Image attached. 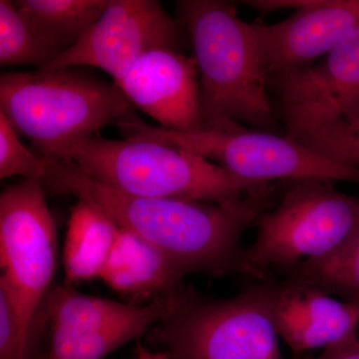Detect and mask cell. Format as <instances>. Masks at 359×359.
Returning <instances> with one entry per match:
<instances>
[{"label": "cell", "instance_id": "6da1fadb", "mask_svg": "<svg viewBox=\"0 0 359 359\" xmlns=\"http://www.w3.org/2000/svg\"><path fill=\"white\" fill-rule=\"evenodd\" d=\"M39 181L46 192L72 196L105 212L119 228L166 255L187 276L247 275L243 238L273 207L280 182L262 183L224 203L142 198L90 178L68 161L43 157Z\"/></svg>", "mask_w": 359, "mask_h": 359}, {"label": "cell", "instance_id": "7a4b0ae2", "mask_svg": "<svg viewBox=\"0 0 359 359\" xmlns=\"http://www.w3.org/2000/svg\"><path fill=\"white\" fill-rule=\"evenodd\" d=\"M176 6L199 70L203 130L240 124L278 134L257 25L223 0H180Z\"/></svg>", "mask_w": 359, "mask_h": 359}, {"label": "cell", "instance_id": "3957f363", "mask_svg": "<svg viewBox=\"0 0 359 359\" xmlns=\"http://www.w3.org/2000/svg\"><path fill=\"white\" fill-rule=\"evenodd\" d=\"M90 178L127 195L224 203L262 183H249L200 156L158 142L112 140L100 135L53 151Z\"/></svg>", "mask_w": 359, "mask_h": 359}, {"label": "cell", "instance_id": "277c9868", "mask_svg": "<svg viewBox=\"0 0 359 359\" xmlns=\"http://www.w3.org/2000/svg\"><path fill=\"white\" fill-rule=\"evenodd\" d=\"M0 112L37 154L98 135L110 123L133 113L114 81L81 67L4 72L0 76Z\"/></svg>", "mask_w": 359, "mask_h": 359}, {"label": "cell", "instance_id": "5b68a950", "mask_svg": "<svg viewBox=\"0 0 359 359\" xmlns=\"http://www.w3.org/2000/svg\"><path fill=\"white\" fill-rule=\"evenodd\" d=\"M256 238L245 249V271L264 280L269 271L287 275L332 254L359 231V196L332 182H280L278 200L257 219Z\"/></svg>", "mask_w": 359, "mask_h": 359}, {"label": "cell", "instance_id": "8992f818", "mask_svg": "<svg viewBox=\"0 0 359 359\" xmlns=\"http://www.w3.org/2000/svg\"><path fill=\"white\" fill-rule=\"evenodd\" d=\"M125 139L158 142L212 161L249 183L320 180L359 185V167L346 166L287 135L235 125L190 133L152 126L134 113L115 123Z\"/></svg>", "mask_w": 359, "mask_h": 359}, {"label": "cell", "instance_id": "52a82bcc", "mask_svg": "<svg viewBox=\"0 0 359 359\" xmlns=\"http://www.w3.org/2000/svg\"><path fill=\"white\" fill-rule=\"evenodd\" d=\"M151 342L170 359H283L266 278L228 299H203L187 287Z\"/></svg>", "mask_w": 359, "mask_h": 359}, {"label": "cell", "instance_id": "ba28073f", "mask_svg": "<svg viewBox=\"0 0 359 359\" xmlns=\"http://www.w3.org/2000/svg\"><path fill=\"white\" fill-rule=\"evenodd\" d=\"M46 191L25 178L0 195V287L11 297L26 346L37 353L39 321L57 264V235Z\"/></svg>", "mask_w": 359, "mask_h": 359}, {"label": "cell", "instance_id": "9c48e42d", "mask_svg": "<svg viewBox=\"0 0 359 359\" xmlns=\"http://www.w3.org/2000/svg\"><path fill=\"white\" fill-rule=\"evenodd\" d=\"M187 287L147 304L80 294L73 287H52L45 302L50 344L45 359H105L167 320Z\"/></svg>", "mask_w": 359, "mask_h": 359}, {"label": "cell", "instance_id": "30bf717a", "mask_svg": "<svg viewBox=\"0 0 359 359\" xmlns=\"http://www.w3.org/2000/svg\"><path fill=\"white\" fill-rule=\"evenodd\" d=\"M188 34L156 0H109L99 20L76 44L42 69L96 67L121 79L148 52L184 53Z\"/></svg>", "mask_w": 359, "mask_h": 359}, {"label": "cell", "instance_id": "8fae6325", "mask_svg": "<svg viewBox=\"0 0 359 359\" xmlns=\"http://www.w3.org/2000/svg\"><path fill=\"white\" fill-rule=\"evenodd\" d=\"M287 136L341 119L359 125V28L313 65L269 78Z\"/></svg>", "mask_w": 359, "mask_h": 359}, {"label": "cell", "instance_id": "7c38bea8", "mask_svg": "<svg viewBox=\"0 0 359 359\" xmlns=\"http://www.w3.org/2000/svg\"><path fill=\"white\" fill-rule=\"evenodd\" d=\"M259 13L297 8L287 20L257 26L268 79L306 67L359 28V0H249Z\"/></svg>", "mask_w": 359, "mask_h": 359}, {"label": "cell", "instance_id": "4fadbf2b", "mask_svg": "<svg viewBox=\"0 0 359 359\" xmlns=\"http://www.w3.org/2000/svg\"><path fill=\"white\" fill-rule=\"evenodd\" d=\"M115 84L161 128L181 133L204 129L199 70L193 56L170 49L148 52Z\"/></svg>", "mask_w": 359, "mask_h": 359}, {"label": "cell", "instance_id": "5bb4252c", "mask_svg": "<svg viewBox=\"0 0 359 359\" xmlns=\"http://www.w3.org/2000/svg\"><path fill=\"white\" fill-rule=\"evenodd\" d=\"M269 283L276 332L295 358L358 339V304L285 278Z\"/></svg>", "mask_w": 359, "mask_h": 359}, {"label": "cell", "instance_id": "9a60e30c", "mask_svg": "<svg viewBox=\"0 0 359 359\" xmlns=\"http://www.w3.org/2000/svg\"><path fill=\"white\" fill-rule=\"evenodd\" d=\"M186 276L154 245L120 228L99 280L130 304H147L183 289Z\"/></svg>", "mask_w": 359, "mask_h": 359}, {"label": "cell", "instance_id": "2e32d148", "mask_svg": "<svg viewBox=\"0 0 359 359\" xmlns=\"http://www.w3.org/2000/svg\"><path fill=\"white\" fill-rule=\"evenodd\" d=\"M119 229L96 205L78 200L71 212L63 248L65 285L73 287L100 278Z\"/></svg>", "mask_w": 359, "mask_h": 359}, {"label": "cell", "instance_id": "e0dca14e", "mask_svg": "<svg viewBox=\"0 0 359 359\" xmlns=\"http://www.w3.org/2000/svg\"><path fill=\"white\" fill-rule=\"evenodd\" d=\"M13 2L39 34L62 54L76 44L99 20L109 0H18Z\"/></svg>", "mask_w": 359, "mask_h": 359}, {"label": "cell", "instance_id": "ac0fdd59", "mask_svg": "<svg viewBox=\"0 0 359 359\" xmlns=\"http://www.w3.org/2000/svg\"><path fill=\"white\" fill-rule=\"evenodd\" d=\"M285 280L359 306V231L332 254L297 266Z\"/></svg>", "mask_w": 359, "mask_h": 359}, {"label": "cell", "instance_id": "d6986e66", "mask_svg": "<svg viewBox=\"0 0 359 359\" xmlns=\"http://www.w3.org/2000/svg\"><path fill=\"white\" fill-rule=\"evenodd\" d=\"M33 27L13 1L0 0V65L43 68L60 55Z\"/></svg>", "mask_w": 359, "mask_h": 359}, {"label": "cell", "instance_id": "ffe728a7", "mask_svg": "<svg viewBox=\"0 0 359 359\" xmlns=\"http://www.w3.org/2000/svg\"><path fill=\"white\" fill-rule=\"evenodd\" d=\"M294 140L344 165L347 158L359 152V125L334 120L304 132Z\"/></svg>", "mask_w": 359, "mask_h": 359}, {"label": "cell", "instance_id": "44dd1931", "mask_svg": "<svg viewBox=\"0 0 359 359\" xmlns=\"http://www.w3.org/2000/svg\"><path fill=\"white\" fill-rule=\"evenodd\" d=\"M18 132L0 112V179L20 176L39 179L43 158L21 142Z\"/></svg>", "mask_w": 359, "mask_h": 359}, {"label": "cell", "instance_id": "7402d4cb", "mask_svg": "<svg viewBox=\"0 0 359 359\" xmlns=\"http://www.w3.org/2000/svg\"><path fill=\"white\" fill-rule=\"evenodd\" d=\"M0 359H36L26 346L11 297L0 287Z\"/></svg>", "mask_w": 359, "mask_h": 359}, {"label": "cell", "instance_id": "603a6c76", "mask_svg": "<svg viewBox=\"0 0 359 359\" xmlns=\"http://www.w3.org/2000/svg\"><path fill=\"white\" fill-rule=\"evenodd\" d=\"M295 359H359V339L330 347L316 356L304 355Z\"/></svg>", "mask_w": 359, "mask_h": 359}, {"label": "cell", "instance_id": "cb8c5ba5", "mask_svg": "<svg viewBox=\"0 0 359 359\" xmlns=\"http://www.w3.org/2000/svg\"><path fill=\"white\" fill-rule=\"evenodd\" d=\"M131 359H170V358L166 353L159 349L154 351L143 344H138Z\"/></svg>", "mask_w": 359, "mask_h": 359}, {"label": "cell", "instance_id": "d4e9b609", "mask_svg": "<svg viewBox=\"0 0 359 359\" xmlns=\"http://www.w3.org/2000/svg\"><path fill=\"white\" fill-rule=\"evenodd\" d=\"M344 165L351 167H359V152L354 153L351 157L347 158Z\"/></svg>", "mask_w": 359, "mask_h": 359}, {"label": "cell", "instance_id": "484cf974", "mask_svg": "<svg viewBox=\"0 0 359 359\" xmlns=\"http://www.w3.org/2000/svg\"><path fill=\"white\" fill-rule=\"evenodd\" d=\"M36 359H45V353H40V355Z\"/></svg>", "mask_w": 359, "mask_h": 359}]
</instances>
